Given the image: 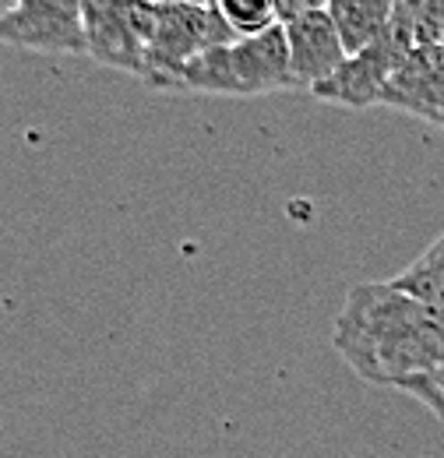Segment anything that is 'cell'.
I'll return each instance as SVG.
<instances>
[{"label":"cell","mask_w":444,"mask_h":458,"mask_svg":"<svg viewBox=\"0 0 444 458\" xmlns=\"http://www.w3.org/2000/svg\"><path fill=\"white\" fill-rule=\"evenodd\" d=\"M332 345L360 381L402 388L444 367V310L391 283H360L342 300Z\"/></svg>","instance_id":"obj_1"},{"label":"cell","mask_w":444,"mask_h":458,"mask_svg":"<svg viewBox=\"0 0 444 458\" xmlns=\"http://www.w3.org/2000/svg\"><path fill=\"white\" fill-rule=\"evenodd\" d=\"M156 29L145 50L141 81L159 92H180L184 67L205 50L236 43V32L216 7H163L156 4Z\"/></svg>","instance_id":"obj_2"},{"label":"cell","mask_w":444,"mask_h":458,"mask_svg":"<svg viewBox=\"0 0 444 458\" xmlns=\"http://www.w3.org/2000/svg\"><path fill=\"white\" fill-rule=\"evenodd\" d=\"M156 11L152 0H85V57L141 78Z\"/></svg>","instance_id":"obj_3"},{"label":"cell","mask_w":444,"mask_h":458,"mask_svg":"<svg viewBox=\"0 0 444 458\" xmlns=\"http://www.w3.org/2000/svg\"><path fill=\"white\" fill-rule=\"evenodd\" d=\"M0 43L32 54H85V0H18L0 14Z\"/></svg>","instance_id":"obj_4"},{"label":"cell","mask_w":444,"mask_h":458,"mask_svg":"<svg viewBox=\"0 0 444 458\" xmlns=\"http://www.w3.org/2000/svg\"><path fill=\"white\" fill-rule=\"evenodd\" d=\"M381 106L420 116L434 127H444V47L423 43L402 54Z\"/></svg>","instance_id":"obj_5"},{"label":"cell","mask_w":444,"mask_h":458,"mask_svg":"<svg viewBox=\"0 0 444 458\" xmlns=\"http://www.w3.org/2000/svg\"><path fill=\"white\" fill-rule=\"evenodd\" d=\"M402 60V47L391 39V32L367 47L363 54H353L329 81H321L318 89H311L314 99H325L335 106H349V110H367V106H381L385 89H388L391 74Z\"/></svg>","instance_id":"obj_6"},{"label":"cell","mask_w":444,"mask_h":458,"mask_svg":"<svg viewBox=\"0 0 444 458\" xmlns=\"http://www.w3.org/2000/svg\"><path fill=\"white\" fill-rule=\"evenodd\" d=\"M286 29V47H289V64H293V81L296 89H318L329 81L335 71L349 60L346 43L335 29L329 11H311L282 25Z\"/></svg>","instance_id":"obj_7"},{"label":"cell","mask_w":444,"mask_h":458,"mask_svg":"<svg viewBox=\"0 0 444 458\" xmlns=\"http://www.w3.org/2000/svg\"><path fill=\"white\" fill-rule=\"evenodd\" d=\"M229 71H233V96H269L296 89L286 29L276 25L261 36L229 43Z\"/></svg>","instance_id":"obj_8"},{"label":"cell","mask_w":444,"mask_h":458,"mask_svg":"<svg viewBox=\"0 0 444 458\" xmlns=\"http://www.w3.org/2000/svg\"><path fill=\"white\" fill-rule=\"evenodd\" d=\"M332 14L335 29L346 43V54H363L367 47L381 43L391 32L395 0H329L325 7Z\"/></svg>","instance_id":"obj_9"},{"label":"cell","mask_w":444,"mask_h":458,"mask_svg":"<svg viewBox=\"0 0 444 458\" xmlns=\"http://www.w3.org/2000/svg\"><path fill=\"white\" fill-rule=\"evenodd\" d=\"M391 286H398L402 293H409V296H416V300L444 310V233L413 265H406L391 279Z\"/></svg>","instance_id":"obj_10"},{"label":"cell","mask_w":444,"mask_h":458,"mask_svg":"<svg viewBox=\"0 0 444 458\" xmlns=\"http://www.w3.org/2000/svg\"><path fill=\"white\" fill-rule=\"evenodd\" d=\"M216 11L222 14V21L236 32V39L261 36V32L282 25L278 0H216Z\"/></svg>","instance_id":"obj_11"},{"label":"cell","mask_w":444,"mask_h":458,"mask_svg":"<svg viewBox=\"0 0 444 458\" xmlns=\"http://www.w3.org/2000/svg\"><path fill=\"white\" fill-rule=\"evenodd\" d=\"M398 392L409 395V399H416L423 409H431L438 420H444V367L431 370V374H423V377L406 381Z\"/></svg>","instance_id":"obj_12"},{"label":"cell","mask_w":444,"mask_h":458,"mask_svg":"<svg viewBox=\"0 0 444 458\" xmlns=\"http://www.w3.org/2000/svg\"><path fill=\"white\" fill-rule=\"evenodd\" d=\"M329 0H278V11H282V25L300 18V14H311V11H325Z\"/></svg>","instance_id":"obj_13"},{"label":"cell","mask_w":444,"mask_h":458,"mask_svg":"<svg viewBox=\"0 0 444 458\" xmlns=\"http://www.w3.org/2000/svg\"><path fill=\"white\" fill-rule=\"evenodd\" d=\"M163 7H216V0H152Z\"/></svg>","instance_id":"obj_14"},{"label":"cell","mask_w":444,"mask_h":458,"mask_svg":"<svg viewBox=\"0 0 444 458\" xmlns=\"http://www.w3.org/2000/svg\"><path fill=\"white\" fill-rule=\"evenodd\" d=\"M431 7H438V11H444V0H427Z\"/></svg>","instance_id":"obj_15"},{"label":"cell","mask_w":444,"mask_h":458,"mask_svg":"<svg viewBox=\"0 0 444 458\" xmlns=\"http://www.w3.org/2000/svg\"><path fill=\"white\" fill-rule=\"evenodd\" d=\"M438 43H441V47H444V18H441V39H438Z\"/></svg>","instance_id":"obj_16"}]
</instances>
